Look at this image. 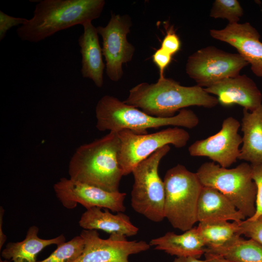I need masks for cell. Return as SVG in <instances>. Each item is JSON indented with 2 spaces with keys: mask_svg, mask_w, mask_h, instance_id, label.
<instances>
[{
  "mask_svg": "<svg viewBox=\"0 0 262 262\" xmlns=\"http://www.w3.org/2000/svg\"><path fill=\"white\" fill-rule=\"evenodd\" d=\"M123 102L150 115L162 118L172 117L180 109L189 106L211 108L219 103L217 98L204 88L197 85L183 86L165 77L159 78L155 83L137 84L130 90Z\"/></svg>",
  "mask_w": 262,
  "mask_h": 262,
  "instance_id": "obj_1",
  "label": "cell"
},
{
  "mask_svg": "<svg viewBox=\"0 0 262 262\" xmlns=\"http://www.w3.org/2000/svg\"><path fill=\"white\" fill-rule=\"evenodd\" d=\"M117 132L79 147L68 164L69 178L109 192L119 191L123 174L117 157L120 148Z\"/></svg>",
  "mask_w": 262,
  "mask_h": 262,
  "instance_id": "obj_2",
  "label": "cell"
},
{
  "mask_svg": "<svg viewBox=\"0 0 262 262\" xmlns=\"http://www.w3.org/2000/svg\"><path fill=\"white\" fill-rule=\"evenodd\" d=\"M104 0H43L33 16L16 30L22 41L37 43L57 32L98 18Z\"/></svg>",
  "mask_w": 262,
  "mask_h": 262,
  "instance_id": "obj_3",
  "label": "cell"
},
{
  "mask_svg": "<svg viewBox=\"0 0 262 262\" xmlns=\"http://www.w3.org/2000/svg\"><path fill=\"white\" fill-rule=\"evenodd\" d=\"M95 114L96 128L101 131L129 130L143 134L147 133V129L150 128L171 126L192 129L199 123L198 116L191 110L181 109L170 117H158L110 95H105L98 100Z\"/></svg>",
  "mask_w": 262,
  "mask_h": 262,
  "instance_id": "obj_4",
  "label": "cell"
},
{
  "mask_svg": "<svg viewBox=\"0 0 262 262\" xmlns=\"http://www.w3.org/2000/svg\"><path fill=\"white\" fill-rule=\"evenodd\" d=\"M163 181L164 217L175 229H192L197 222V202L203 187L196 173L178 164L166 171Z\"/></svg>",
  "mask_w": 262,
  "mask_h": 262,
  "instance_id": "obj_5",
  "label": "cell"
},
{
  "mask_svg": "<svg viewBox=\"0 0 262 262\" xmlns=\"http://www.w3.org/2000/svg\"><path fill=\"white\" fill-rule=\"evenodd\" d=\"M196 173L203 186L219 191L246 218L255 214L257 186L252 178L250 164L242 163L228 169L213 162H206Z\"/></svg>",
  "mask_w": 262,
  "mask_h": 262,
  "instance_id": "obj_6",
  "label": "cell"
},
{
  "mask_svg": "<svg viewBox=\"0 0 262 262\" xmlns=\"http://www.w3.org/2000/svg\"><path fill=\"white\" fill-rule=\"evenodd\" d=\"M170 149L164 146L138 164L131 173L134 183L131 192V205L137 213L155 222L163 220L165 191L158 169L161 160Z\"/></svg>",
  "mask_w": 262,
  "mask_h": 262,
  "instance_id": "obj_7",
  "label": "cell"
},
{
  "mask_svg": "<svg viewBox=\"0 0 262 262\" xmlns=\"http://www.w3.org/2000/svg\"><path fill=\"white\" fill-rule=\"evenodd\" d=\"M117 133L120 142L117 160L124 176L131 173L138 164L160 148L169 144L181 148L190 138L187 131L178 127L150 134H137L129 130Z\"/></svg>",
  "mask_w": 262,
  "mask_h": 262,
  "instance_id": "obj_8",
  "label": "cell"
},
{
  "mask_svg": "<svg viewBox=\"0 0 262 262\" xmlns=\"http://www.w3.org/2000/svg\"><path fill=\"white\" fill-rule=\"evenodd\" d=\"M248 64L238 53H229L209 46L188 57L185 70L197 85L207 88L239 75L241 70Z\"/></svg>",
  "mask_w": 262,
  "mask_h": 262,
  "instance_id": "obj_9",
  "label": "cell"
},
{
  "mask_svg": "<svg viewBox=\"0 0 262 262\" xmlns=\"http://www.w3.org/2000/svg\"><path fill=\"white\" fill-rule=\"evenodd\" d=\"M132 22L128 15L112 14L107 25L97 27L102 39V55L106 62V72L112 81L118 82L123 74L122 65L130 62L135 48L127 40Z\"/></svg>",
  "mask_w": 262,
  "mask_h": 262,
  "instance_id": "obj_10",
  "label": "cell"
},
{
  "mask_svg": "<svg viewBox=\"0 0 262 262\" xmlns=\"http://www.w3.org/2000/svg\"><path fill=\"white\" fill-rule=\"evenodd\" d=\"M53 189L56 197L68 209L75 208L78 203L86 210L98 207L123 213L126 209L124 203L125 193L107 191L65 177L54 184Z\"/></svg>",
  "mask_w": 262,
  "mask_h": 262,
  "instance_id": "obj_11",
  "label": "cell"
},
{
  "mask_svg": "<svg viewBox=\"0 0 262 262\" xmlns=\"http://www.w3.org/2000/svg\"><path fill=\"white\" fill-rule=\"evenodd\" d=\"M80 235L84 247L74 262H130V255L145 251L150 246L144 241H128L126 236L117 234L102 239L97 230L83 229Z\"/></svg>",
  "mask_w": 262,
  "mask_h": 262,
  "instance_id": "obj_12",
  "label": "cell"
},
{
  "mask_svg": "<svg viewBox=\"0 0 262 262\" xmlns=\"http://www.w3.org/2000/svg\"><path fill=\"white\" fill-rule=\"evenodd\" d=\"M240 125L235 118H226L217 133L191 145L188 147L189 154L207 157L223 167L230 166L236 162L240 153L242 137L238 132Z\"/></svg>",
  "mask_w": 262,
  "mask_h": 262,
  "instance_id": "obj_13",
  "label": "cell"
},
{
  "mask_svg": "<svg viewBox=\"0 0 262 262\" xmlns=\"http://www.w3.org/2000/svg\"><path fill=\"white\" fill-rule=\"evenodd\" d=\"M214 39L226 42L237 49L238 53L250 65L252 72L262 77V43L260 34L249 23H229L221 30H210Z\"/></svg>",
  "mask_w": 262,
  "mask_h": 262,
  "instance_id": "obj_14",
  "label": "cell"
},
{
  "mask_svg": "<svg viewBox=\"0 0 262 262\" xmlns=\"http://www.w3.org/2000/svg\"><path fill=\"white\" fill-rule=\"evenodd\" d=\"M210 94L216 95L224 106L238 104L250 112L262 104V94L255 82L246 75L222 80L204 88Z\"/></svg>",
  "mask_w": 262,
  "mask_h": 262,
  "instance_id": "obj_15",
  "label": "cell"
},
{
  "mask_svg": "<svg viewBox=\"0 0 262 262\" xmlns=\"http://www.w3.org/2000/svg\"><path fill=\"white\" fill-rule=\"evenodd\" d=\"M246 218L223 194L214 188L203 186L197 202V222L232 221L240 223Z\"/></svg>",
  "mask_w": 262,
  "mask_h": 262,
  "instance_id": "obj_16",
  "label": "cell"
},
{
  "mask_svg": "<svg viewBox=\"0 0 262 262\" xmlns=\"http://www.w3.org/2000/svg\"><path fill=\"white\" fill-rule=\"evenodd\" d=\"M82 26L83 32L78 39L82 58L81 73L83 78L91 79L98 87L100 88L104 82L105 64L97 29L91 21L85 22Z\"/></svg>",
  "mask_w": 262,
  "mask_h": 262,
  "instance_id": "obj_17",
  "label": "cell"
},
{
  "mask_svg": "<svg viewBox=\"0 0 262 262\" xmlns=\"http://www.w3.org/2000/svg\"><path fill=\"white\" fill-rule=\"evenodd\" d=\"M93 207L86 210L79 221V226L87 230L99 229L112 234L126 237L136 235L139 229L131 221L129 216L123 212L111 213L108 209Z\"/></svg>",
  "mask_w": 262,
  "mask_h": 262,
  "instance_id": "obj_18",
  "label": "cell"
},
{
  "mask_svg": "<svg viewBox=\"0 0 262 262\" xmlns=\"http://www.w3.org/2000/svg\"><path fill=\"white\" fill-rule=\"evenodd\" d=\"M149 245L155 249L163 250L177 257H192L199 259L204 255L206 246L196 227L181 234L167 232L164 235L152 239Z\"/></svg>",
  "mask_w": 262,
  "mask_h": 262,
  "instance_id": "obj_19",
  "label": "cell"
},
{
  "mask_svg": "<svg viewBox=\"0 0 262 262\" xmlns=\"http://www.w3.org/2000/svg\"><path fill=\"white\" fill-rule=\"evenodd\" d=\"M241 131L243 145L238 159L250 164H262V104L252 112L243 109Z\"/></svg>",
  "mask_w": 262,
  "mask_h": 262,
  "instance_id": "obj_20",
  "label": "cell"
},
{
  "mask_svg": "<svg viewBox=\"0 0 262 262\" xmlns=\"http://www.w3.org/2000/svg\"><path fill=\"white\" fill-rule=\"evenodd\" d=\"M38 231L37 227H30L23 240L6 245L1 252V257L9 262H37V254L44 248L51 245L58 246L66 242L63 234L52 239H43L38 237Z\"/></svg>",
  "mask_w": 262,
  "mask_h": 262,
  "instance_id": "obj_21",
  "label": "cell"
},
{
  "mask_svg": "<svg viewBox=\"0 0 262 262\" xmlns=\"http://www.w3.org/2000/svg\"><path fill=\"white\" fill-rule=\"evenodd\" d=\"M206 250L220 254L232 262H262V245L237 235L225 244Z\"/></svg>",
  "mask_w": 262,
  "mask_h": 262,
  "instance_id": "obj_22",
  "label": "cell"
},
{
  "mask_svg": "<svg viewBox=\"0 0 262 262\" xmlns=\"http://www.w3.org/2000/svg\"><path fill=\"white\" fill-rule=\"evenodd\" d=\"M239 224L229 221L199 223L196 227L207 248L219 247L240 235Z\"/></svg>",
  "mask_w": 262,
  "mask_h": 262,
  "instance_id": "obj_23",
  "label": "cell"
},
{
  "mask_svg": "<svg viewBox=\"0 0 262 262\" xmlns=\"http://www.w3.org/2000/svg\"><path fill=\"white\" fill-rule=\"evenodd\" d=\"M84 241L80 235L57 246L47 258L37 262H74L82 254Z\"/></svg>",
  "mask_w": 262,
  "mask_h": 262,
  "instance_id": "obj_24",
  "label": "cell"
},
{
  "mask_svg": "<svg viewBox=\"0 0 262 262\" xmlns=\"http://www.w3.org/2000/svg\"><path fill=\"white\" fill-rule=\"evenodd\" d=\"M244 11L237 0H215L210 16L214 18L227 19L230 24L238 23Z\"/></svg>",
  "mask_w": 262,
  "mask_h": 262,
  "instance_id": "obj_25",
  "label": "cell"
},
{
  "mask_svg": "<svg viewBox=\"0 0 262 262\" xmlns=\"http://www.w3.org/2000/svg\"><path fill=\"white\" fill-rule=\"evenodd\" d=\"M240 233L262 245V215L255 219L243 220L239 224Z\"/></svg>",
  "mask_w": 262,
  "mask_h": 262,
  "instance_id": "obj_26",
  "label": "cell"
},
{
  "mask_svg": "<svg viewBox=\"0 0 262 262\" xmlns=\"http://www.w3.org/2000/svg\"><path fill=\"white\" fill-rule=\"evenodd\" d=\"M252 178L257 186L256 211L250 219H255L262 215V164H250Z\"/></svg>",
  "mask_w": 262,
  "mask_h": 262,
  "instance_id": "obj_27",
  "label": "cell"
},
{
  "mask_svg": "<svg viewBox=\"0 0 262 262\" xmlns=\"http://www.w3.org/2000/svg\"><path fill=\"white\" fill-rule=\"evenodd\" d=\"M28 19L22 17H16L8 15L0 11V40L5 36L8 30L11 28L19 25H23Z\"/></svg>",
  "mask_w": 262,
  "mask_h": 262,
  "instance_id": "obj_28",
  "label": "cell"
},
{
  "mask_svg": "<svg viewBox=\"0 0 262 262\" xmlns=\"http://www.w3.org/2000/svg\"><path fill=\"white\" fill-rule=\"evenodd\" d=\"M180 46L179 36L172 29H170L163 39L161 48L173 56L180 50Z\"/></svg>",
  "mask_w": 262,
  "mask_h": 262,
  "instance_id": "obj_29",
  "label": "cell"
},
{
  "mask_svg": "<svg viewBox=\"0 0 262 262\" xmlns=\"http://www.w3.org/2000/svg\"><path fill=\"white\" fill-rule=\"evenodd\" d=\"M172 55L161 48L158 49L153 54V62L159 69V78L164 77V71L170 64L172 60Z\"/></svg>",
  "mask_w": 262,
  "mask_h": 262,
  "instance_id": "obj_30",
  "label": "cell"
},
{
  "mask_svg": "<svg viewBox=\"0 0 262 262\" xmlns=\"http://www.w3.org/2000/svg\"><path fill=\"white\" fill-rule=\"evenodd\" d=\"M204 255L205 262H232L220 254L208 250H206Z\"/></svg>",
  "mask_w": 262,
  "mask_h": 262,
  "instance_id": "obj_31",
  "label": "cell"
},
{
  "mask_svg": "<svg viewBox=\"0 0 262 262\" xmlns=\"http://www.w3.org/2000/svg\"><path fill=\"white\" fill-rule=\"evenodd\" d=\"M4 214V209L2 207L0 206V249H1V247L4 244L6 240V236L4 234L1 226H2V219L3 215Z\"/></svg>",
  "mask_w": 262,
  "mask_h": 262,
  "instance_id": "obj_32",
  "label": "cell"
},
{
  "mask_svg": "<svg viewBox=\"0 0 262 262\" xmlns=\"http://www.w3.org/2000/svg\"><path fill=\"white\" fill-rule=\"evenodd\" d=\"M173 262H205V260L192 257H176Z\"/></svg>",
  "mask_w": 262,
  "mask_h": 262,
  "instance_id": "obj_33",
  "label": "cell"
},
{
  "mask_svg": "<svg viewBox=\"0 0 262 262\" xmlns=\"http://www.w3.org/2000/svg\"><path fill=\"white\" fill-rule=\"evenodd\" d=\"M0 262H9L8 261H7V260H0Z\"/></svg>",
  "mask_w": 262,
  "mask_h": 262,
  "instance_id": "obj_34",
  "label": "cell"
}]
</instances>
